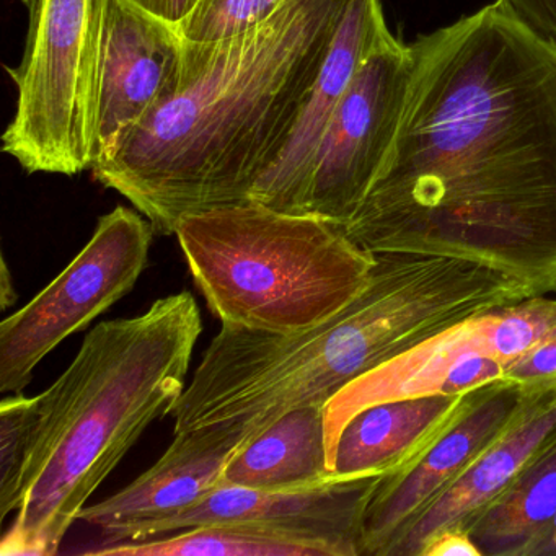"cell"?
<instances>
[{"label":"cell","instance_id":"obj_1","mask_svg":"<svg viewBox=\"0 0 556 556\" xmlns=\"http://www.w3.org/2000/svg\"><path fill=\"white\" fill-rule=\"evenodd\" d=\"M409 48L399 129L348 236L556 294V45L496 0Z\"/></svg>","mask_w":556,"mask_h":556},{"label":"cell","instance_id":"obj_2","mask_svg":"<svg viewBox=\"0 0 556 556\" xmlns=\"http://www.w3.org/2000/svg\"><path fill=\"white\" fill-rule=\"evenodd\" d=\"M351 0H288L247 34L185 41L167 100L92 167L157 236L181 220L249 203L285 151Z\"/></svg>","mask_w":556,"mask_h":556},{"label":"cell","instance_id":"obj_3","mask_svg":"<svg viewBox=\"0 0 556 556\" xmlns=\"http://www.w3.org/2000/svg\"><path fill=\"white\" fill-rule=\"evenodd\" d=\"M201 333L200 307L187 291L89 331L70 367L38 395L24 501L2 555H56L92 494L184 395Z\"/></svg>","mask_w":556,"mask_h":556},{"label":"cell","instance_id":"obj_4","mask_svg":"<svg viewBox=\"0 0 556 556\" xmlns=\"http://www.w3.org/2000/svg\"><path fill=\"white\" fill-rule=\"evenodd\" d=\"M178 243L194 285L223 325L308 330L366 288L376 255L333 220L232 204L181 220Z\"/></svg>","mask_w":556,"mask_h":556},{"label":"cell","instance_id":"obj_5","mask_svg":"<svg viewBox=\"0 0 556 556\" xmlns=\"http://www.w3.org/2000/svg\"><path fill=\"white\" fill-rule=\"evenodd\" d=\"M28 35L15 70L17 110L2 149L28 174L74 175L97 161L102 0H24Z\"/></svg>","mask_w":556,"mask_h":556},{"label":"cell","instance_id":"obj_6","mask_svg":"<svg viewBox=\"0 0 556 556\" xmlns=\"http://www.w3.org/2000/svg\"><path fill=\"white\" fill-rule=\"evenodd\" d=\"M154 236L138 210L118 206L100 217L71 265L0 325V392L21 393L51 351L132 291Z\"/></svg>","mask_w":556,"mask_h":556},{"label":"cell","instance_id":"obj_7","mask_svg":"<svg viewBox=\"0 0 556 556\" xmlns=\"http://www.w3.org/2000/svg\"><path fill=\"white\" fill-rule=\"evenodd\" d=\"M412 67V48L390 31L370 51L328 123L299 214L350 223L392 148Z\"/></svg>","mask_w":556,"mask_h":556},{"label":"cell","instance_id":"obj_8","mask_svg":"<svg viewBox=\"0 0 556 556\" xmlns=\"http://www.w3.org/2000/svg\"><path fill=\"white\" fill-rule=\"evenodd\" d=\"M383 475L334 477L304 490L220 484L197 506L161 523L154 536L200 526H233L301 546L312 556H363L364 513Z\"/></svg>","mask_w":556,"mask_h":556},{"label":"cell","instance_id":"obj_9","mask_svg":"<svg viewBox=\"0 0 556 556\" xmlns=\"http://www.w3.org/2000/svg\"><path fill=\"white\" fill-rule=\"evenodd\" d=\"M526 399L520 383L494 380L468 395L451 425L412 464L383 475L363 519V556H389L402 533L507 428Z\"/></svg>","mask_w":556,"mask_h":556},{"label":"cell","instance_id":"obj_10","mask_svg":"<svg viewBox=\"0 0 556 556\" xmlns=\"http://www.w3.org/2000/svg\"><path fill=\"white\" fill-rule=\"evenodd\" d=\"M245 442V429L236 421L175 432L170 447L148 471L105 501L84 507L79 520L100 529L99 548L152 539L161 523L223 484L227 464Z\"/></svg>","mask_w":556,"mask_h":556},{"label":"cell","instance_id":"obj_11","mask_svg":"<svg viewBox=\"0 0 556 556\" xmlns=\"http://www.w3.org/2000/svg\"><path fill=\"white\" fill-rule=\"evenodd\" d=\"M184 56L185 40L177 25L131 0H102L97 161L170 97Z\"/></svg>","mask_w":556,"mask_h":556},{"label":"cell","instance_id":"obj_12","mask_svg":"<svg viewBox=\"0 0 556 556\" xmlns=\"http://www.w3.org/2000/svg\"><path fill=\"white\" fill-rule=\"evenodd\" d=\"M491 312L428 338L338 392L325 405L331 467L341 431L361 409L390 400L460 395L506 379V366L491 350Z\"/></svg>","mask_w":556,"mask_h":556},{"label":"cell","instance_id":"obj_13","mask_svg":"<svg viewBox=\"0 0 556 556\" xmlns=\"http://www.w3.org/2000/svg\"><path fill=\"white\" fill-rule=\"evenodd\" d=\"M389 31L380 0H351L285 151L260 178L250 201L299 214L328 123L361 64Z\"/></svg>","mask_w":556,"mask_h":556},{"label":"cell","instance_id":"obj_14","mask_svg":"<svg viewBox=\"0 0 556 556\" xmlns=\"http://www.w3.org/2000/svg\"><path fill=\"white\" fill-rule=\"evenodd\" d=\"M522 389L526 399L507 428L402 533L389 556H419L425 543L438 533L455 527L465 529L510 486L533 455L556 434V382Z\"/></svg>","mask_w":556,"mask_h":556},{"label":"cell","instance_id":"obj_15","mask_svg":"<svg viewBox=\"0 0 556 556\" xmlns=\"http://www.w3.org/2000/svg\"><path fill=\"white\" fill-rule=\"evenodd\" d=\"M471 392L390 400L361 409L338 438L334 477L405 468L451 425Z\"/></svg>","mask_w":556,"mask_h":556},{"label":"cell","instance_id":"obj_16","mask_svg":"<svg viewBox=\"0 0 556 556\" xmlns=\"http://www.w3.org/2000/svg\"><path fill=\"white\" fill-rule=\"evenodd\" d=\"M334 478L324 405L291 409L236 452L223 484L262 491L304 490Z\"/></svg>","mask_w":556,"mask_h":556},{"label":"cell","instance_id":"obj_17","mask_svg":"<svg viewBox=\"0 0 556 556\" xmlns=\"http://www.w3.org/2000/svg\"><path fill=\"white\" fill-rule=\"evenodd\" d=\"M555 516L556 434L465 530L483 556H523L527 546Z\"/></svg>","mask_w":556,"mask_h":556},{"label":"cell","instance_id":"obj_18","mask_svg":"<svg viewBox=\"0 0 556 556\" xmlns=\"http://www.w3.org/2000/svg\"><path fill=\"white\" fill-rule=\"evenodd\" d=\"M84 553L103 556H312L308 549L301 546L233 526L193 527L167 539L119 543Z\"/></svg>","mask_w":556,"mask_h":556},{"label":"cell","instance_id":"obj_19","mask_svg":"<svg viewBox=\"0 0 556 556\" xmlns=\"http://www.w3.org/2000/svg\"><path fill=\"white\" fill-rule=\"evenodd\" d=\"M40 422V396L15 393L0 403V517L18 510Z\"/></svg>","mask_w":556,"mask_h":556},{"label":"cell","instance_id":"obj_20","mask_svg":"<svg viewBox=\"0 0 556 556\" xmlns=\"http://www.w3.org/2000/svg\"><path fill=\"white\" fill-rule=\"evenodd\" d=\"M555 331V298L530 295L491 312V350L506 367Z\"/></svg>","mask_w":556,"mask_h":556},{"label":"cell","instance_id":"obj_21","mask_svg":"<svg viewBox=\"0 0 556 556\" xmlns=\"http://www.w3.org/2000/svg\"><path fill=\"white\" fill-rule=\"evenodd\" d=\"M288 0H198L178 31L185 41L213 43L247 34L271 18Z\"/></svg>","mask_w":556,"mask_h":556},{"label":"cell","instance_id":"obj_22","mask_svg":"<svg viewBox=\"0 0 556 556\" xmlns=\"http://www.w3.org/2000/svg\"><path fill=\"white\" fill-rule=\"evenodd\" d=\"M506 379L522 387L556 382V331L506 367Z\"/></svg>","mask_w":556,"mask_h":556},{"label":"cell","instance_id":"obj_23","mask_svg":"<svg viewBox=\"0 0 556 556\" xmlns=\"http://www.w3.org/2000/svg\"><path fill=\"white\" fill-rule=\"evenodd\" d=\"M514 17L556 45V0H497Z\"/></svg>","mask_w":556,"mask_h":556},{"label":"cell","instance_id":"obj_24","mask_svg":"<svg viewBox=\"0 0 556 556\" xmlns=\"http://www.w3.org/2000/svg\"><path fill=\"white\" fill-rule=\"evenodd\" d=\"M483 556L468 530L455 527L429 539L419 556Z\"/></svg>","mask_w":556,"mask_h":556},{"label":"cell","instance_id":"obj_25","mask_svg":"<svg viewBox=\"0 0 556 556\" xmlns=\"http://www.w3.org/2000/svg\"><path fill=\"white\" fill-rule=\"evenodd\" d=\"M131 2L177 27L198 4V0H131Z\"/></svg>","mask_w":556,"mask_h":556},{"label":"cell","instance_id":"obj_26","mask_svg":"<svg viewBox=\"0 0 556 556\" xmlns=\"http://www.w3.org/2000/svg\"><path fill=\"white\" fill-rule=\"evenodd\" d=\"M523 556H556V516L543 527L542 532L527 546Z\"/></svg>","mask_w":556,"mask_h":556},{"label":"cell","instance_id":"obj_27","mask_svg":"<svg viewBox=\"0 0 556 556\" xmlns=\"http://www.w3.org/2000/svg\"><path fill=\"white\" fill-rule=\"evenodd\" d=\"M0 271H2V276H0V307L5 311L17 301V292H15L11 269H9L5 258H2V269Z\"/></svg>","mask_w":556,"mask_h":556}]
</instances>
